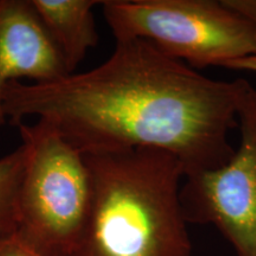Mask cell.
<instances>
[{
	"instance_id": "cell-5",
	"label": "cell",
	"mask_w": 256,
	"mask_h": 256,
	"mask_svg": "<svg viewBox=\"0 0 256 256\" xmlns=\"http://www.w3.org/2000/svg\"><path fill=\"white\" fill-rule=\"evenodd\" d=\"M241 142L226 165L185 177L180 203L188 224L214 226L238 256H256V89L238 112Z\"/></svg>"
},
{
	"instance_id": "cell-1",
	"label": "cell",
	"mask_w": 256,
	"mask_h": 256,
	"mask_svg": "<svg viewBox=\"0 0 256 256\" xmlns=\"http://www.w3.org/2000/svg\"><path fill=\"white\" fill-rule=\"evenodd\" d=\"M115 42L110 58L89 72L10 83L8 121H46L83 154L160 150L182 162L186 177L226 165L250 83L206 78L147 40Z\"/></svg>"
},
{
	"instance_id": "cell-9",
	"label": "cell",
	"mask_w": 256,
	"mask_h": 256,
	"mask_svg": "<svg viewBox=\"0 0 256 256\" xmlns=\"http://www.w3.org/2000/svg\"><path fill=\"white\" fill-rule=\"evenodd\" d=\"M0 256H43L28 248L16 238L0 240Z\"/></svg>"
},
{
	"instance_id": "cell-6",
	"label": "cell",
	"mask_w": 256,
	"mask_h": 256,
	"mask_svg": "<svg viewBox=\"0 0 256 256\" xmlns=\"http://www.w3.org/2000/svg\"><path fill=\"white\" fill-rule=\"evenodd\" d=\"M68 75L31 0H0V128L8 122L4 94L10 83H48Z\"/></svg>"
},
{
	"instance_id": "cell-10",
	"label": "cell",
	"mask_w": 256,
	"mask_h": 256,
	"mask_svg": "<svg viewBox=\"0 0 256 256\" xmlns=\"http://www.w3.org/2000/svg\"><path fill=\"white\" fill-rule=\"evenodd\" d=\"M223 68L238 70V72H249L256 74V56L248 57V58H243L238 60H234L223 66Z\"/></svg>"
},
{
	"instance_id": "cell-2",
	"label": "cell",
	"mask_w": 256,
	"mask_h": 256,
	"mask_svg": "<svg viewBox=\"0 0 256 256\" xmlns=\"http://www.w3.org/2000/svg\"><path fill=\"white\" fill-rule=\"evenodd\" d=\"M92 203L72 256H192L180 203L185 170L154 148L86 153Z\"/></svg>"
},
{
	"instance_id": "cell-8",
	"label": "cell",
	"mask_w": 256,
	"mask_h": 256,
	"mask_svg": "<svg viewBox=\"0 0 256 256\" xmlns=\"http://www.w3.org/2000/svg\"><path fill=\"white\" fill-rule=\"evenodd\" d=\"M28 159L22 145L0 159V240L14 238L18 226V200Z\"/></svg>"
},
{
	"instance_id": "cell-3",
	"label": "cell",
	"mask_w": 256,
	"mask_h": 256,
	"mask_svg": "<svg viewBox=\"0 0 256 256\" xmlns=\"http://www.w3.org/2000/svg\"><path fill=\"white\" fill-rule=\"evenodd\" d=\"M17 127L28 159L14 238L43 256H72L92 203L84 156L46 121Z\"/></svg>"
},
{
	"instance_id": "cell-7",
	"label": "cell",
	"mask_w": 256,
	"mask_h": 256,
	"mask_svg": "<svg viewBox=\"0 0 256 256\" xmlns=\"http://www.w3.org/2000/svg\"><path fill=\"white\" fill-rule=\"evenodd\" d=\"M104 2L95 0H31L32 8L46 28L54 46L58 50L69 75L98 46L92 10Z\"/></svg>"
},
{
	"instance_id": "cell-4",
	"label": "cell",
	"mask_w": 256,
	"mask_h": 256,
	"mask_svg": "<svg viewBox=\"0 0 256 256\" xmlns=\"http://www.w3.org/2000/svg\"><path fill=\"white\" fill-rule=\"evenodd\" d=\"M115 40H144L197 69L256 56V23L228 0H108Z\"/></svg>"
}]
</instances>
